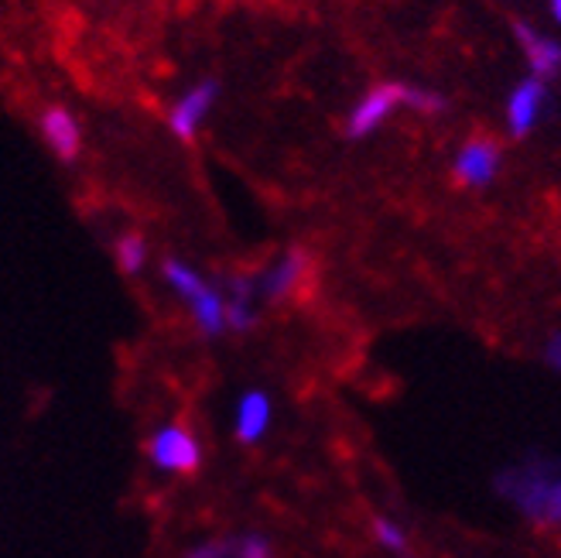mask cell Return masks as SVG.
<instances>
[{
    "mask_svg": "<svg viewBox=\"0 0 561 558\" xmlns=\"http://www.w3.org/2000/svg\"><path fill=\"white\" fill-rule=\"evenodd\" d=\"M496 493L530 524L561 532V466L548 456H527L493 480Z\"/></svg>",
    "mask_w": 561,
    "mask_h": 558,
    "instance_id": "obj_1",
    "label": "cell"
},
{
    "mask_svg": "<svg viewBox=\"0 0 561 558\" xmlns=\"http://www.w3.org/2000/svg\"><path fill=\"white\" fill-rule=\"evenodd\" d=\"M161 277L168 282V288L185 301V309L203 337L213 340V337H222V332H227V295H222L216 285H209L192 264H185L179 258H164Z\"/></svg>",
    "mask_w": 561,
    "mask_h": 558,
    "instance_id": "obj_2",
    "label": "cell"
},
{
    "mask_svg": "<svg viewBox=\"0 0 561 558\" xmlns=\"http://www.w3.org/2000/svg\"><path fill=\"white\" fill-rule=\"evenodd\" d=\"M148 459L172 477H192L203 466V442L182 422L161 425L148 442Z\"/></svg>",
    "mask_w": 561,
    "mask_h": 558,
    "instance_id": "obj_3",
    "label": "cell"
},
{
    "mask_svg": "<svg viewBox=\"0 0 561 558\" xmlns=\"http://www.w3.org/2000/svg\"><path fill=\"white\" fill-rule=\"evenodd\" d=\"M408 82H380L374 87L367 96H363L353 110H350V121H346V137L359 141V137H370L398 106H408Z\"/></svg>",
    "mask_w": 561,
    "mask_h": 558,
    "instance_id": "obj_4",
    "label": "cell"
},
{
    "mask_svg": "<svg viewBox=\"0 0 561 558\" xmlns=\"http://www.w3.org/2000/svg\"><path fill=\"white\" fill-rule=\"evenodd\" d=\"M216 100H219V82L216 79L195 82V87L188 93H182L175 100V106L168 110V130H172L182 145L195 141V134L203 130V124L209 117V110L216 106Z\"/></svg>",
    "mask_w": 561,
    "mask_h": 558,
    "instance_id": "obj_5",
    "label": "cell"
},
{
    "mask_svg": "<svg viewBox=\"0 0 561 558\" xmlns=\"http://www.w3.org/2000/svg\"><path fill=\"white\" fill-rule=\"evenodd\" d=\"M308 271H312V258L301 247H288L261 277H257V298L264 301H285L291 298L301 285Z\"/></svg>",
    "mask_w": 561,
    "mask_h": 558,
    "instance_id": "obj_6",
    "label": "cell"
},
{
    "mask_svg": "<svg viewBox=\"0 0 561 558\" xmlns=\"http://www.w3.org/2000/svg\"><path fill=\"white\" fill-rule=\"evenodd\" d=\"M274 422V405L271 395L261 387L254 390H243L240 401H237V414H233V435L240 445H257Z\"/></svg>",
    "mask_w": 561,
    "mask_h": 558,
    "instance_id": "obj_7",
    "label": "cell"
},
{
    "mask_svg": "<svg viewBox=\"0 0 561 558\" xmlns=\"http://www.w3.org/2000/svg\"><path fill=\"white\" fill-rule=\"evenodd\" d=\"M42 137H45L48 151L59 161H66V164H72L79 158V151H82V127L59 103L48 106L42 114Z\"/></svg>",
    "mask_w": 561,
    "mask_h": 558,
    "instance_id": "obj_8",
    "label": "cell"
},
{
    "mask_svg": "<svg viewBox=\"0 0 561 558\" xmlns=\"http://www.w3.org/2000/svg\"><path fill=\"white\" fill-rule=\"evenodd\" d=\"M500 172V148L486 137L480 141H469L459 155H456V179L469 189H483L496 179Z\"/></svg>",
    "mask_w": 561,
    "mask_h": 558,
    "instance_id": "obj_9",
    "label": "cell"
},
{
    "mask_svg": "<svg viewBox=\"0 0 561 558\" xmlns=\"http://www.w3.org/2000/svg\"><path fill=\"white\" fill-rule=\"evenodd\" d=\"M227 332H250L257 322V277L233 274L227 277Z\"/></svg>",
    "mask_w": 561,
    "mask_h": 558,
    "instance_id": "obj_10",
    "label": "cell"
},
{
    "mask_svg": "<svg viewBox=\"0 0 561 558\" xmlns=\"http://www.w3.org/2000/svg\"><path fill=\"white\" fill-rule=\"evenodd\" d=\"M541 110H545V82L530 76V79L520 82V87H517V90L511 93V100H507L511 134H514V137H524L530 127L538 124Z\"/></svg>",
    "mask_w": 561,
    "mask_h": 558,
    "instance_id": "obj_11",
    "label": "cell"
},
{
    "mask_svg": "<svg viewBox=\"0 0 561 558\" xmlns=\"http://www.w3.org/2000/svg\"><path fill=\"white\" fill-rule=\"evenodd\" d=\"M514 32H517V42L527 52V62H530V72H535V79H541V82L554 79L561 72V45L545 38V35H538L535 27L524 24V21L514 24Z\"/></svg>",
    "mask_w": 561,
    "mask_h": 558,
    "instance_id": "obj_12",
    "label": "cell"
},
{
    "mask_svg": "<svg viewBox=\"0 0 561 558\" xmlns=\"http://www.w3.org/2000/svg\"><path fill=\"white\" fill-rule=\"evenodd\" d=\"M114 258H117V267L134 277L148 267V240L140 237V234H124L114 247Z\"/></svg>",
    "mask_w": 561,
    "mask_h": 558,
    "instance_id": "obj_13",
    "label": "cell"
},
{
    "mask_svg": "<svg viewBox=\"0 0 561 558\" xmlns=\"http://www.w3.org/2000/svg\"><path fill=\"white\" fill-rule=\"evenodd\" d=\"M370 535H374V542H377L383 551H390V555H404L408 545H411L408 527H404L401 521H394V517H387V514H377V517H374Z\"/></svg>",
    "mask_w": 561,
    "mask_h": 558,
    "instance_id": "obj_14",
    "label": "cell"
},
{
    "mask_svg": "<svg viewBox=\"0 0 561 558\" xmlns=\"http://www.w3.org/2000/svg\"><path fill=\"white\" fill-rule=\"evenodd\" d=\"M233 558H274V545L264 535H243L240 542H233Z\"/></svg>",
    "mask_w": 561,
    "mask_h": 558,
    "instance_id": "obj_15",
    "label": "cell"
},
{
    "mask_svg": "<svg viewBox=\"0 0 561 558\" xmlns=\"http://www.w3.org/2000/svg\"><path fill=\"white\" fill-rule=\"evenodd\" d=\"M185 558H233V542H203V545H195Z\"/></svg>",
    "mask_w": 561,
    "mask_h": 558,
    "instance_id": "obj_16",
    "label": "cell"
},
{
    "mask_svg": "<svg viewBox=\"0 0 561 558\" xmlns=\"http://www.w3.org/2000/svg\"><path fill=\"white\" fill-rule=\"evenodd\" d=\"M541 356H545V364L561 377V329H554V332H548V337H545Z\"/></svg>",
    "mask_w": 561,
    "mask_h": 558,
    "instance_id": "obj_17",
    "label": "cell"
},
{
    "mask_svg": "<svg viewBox=\"0 0 561 558\" xmlns=\"http://www.w3.org/2000/svg\"><path fill=\"white\" fill-rule=\"evenodd\" d=\"M551 11H554V18H558V24H561V0H551Z\"/></svg>",
    "mask_w": 561,
    "mask_h": 558,
    "instance_id": "obj_18",
    "label": "cell"
}]
</instances>
